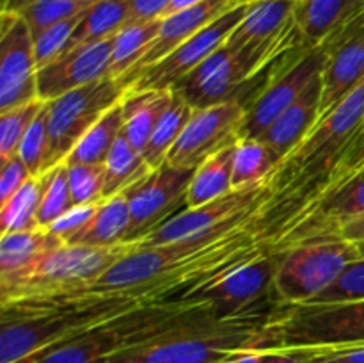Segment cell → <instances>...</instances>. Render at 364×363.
<instances>
[{
    "label": "cell",
    "instance_id": "d6986e66",
    "mask_svg": "<svg viewBox=\"0 0 364 363\" xmlns=\"http://www.w3.org/2000/svg\"><path fill=\"white\" fill-rule=\"evenodd\" d=\"M364 212V167L347 185L334 192L311 216L299 226L291 228L287 235L270 244V251L287 253L295 246L313 241L336 238L338 231L354 217Z\"/></svg>",
    "mask_w": 364,
    "mask_h": 363
},
{
    "label": "cell",
    "instance_id": "bcb514c9",
    "mask_svg": "<svg viewBox=\"0 0 364 363\" xmlns=\"http://www.w3.org/2000/svg\"><path fill=\"white\" fill-rule=\"evenodd\" d=\"M338 237L354 242V244H364V212L345 223L338 231Z\"/></svg>",
    "mask_w": 364,
    "mask_h": 363
},
{
    "label": "cell",
    "instance_id": "2e32d148",
    "mask_svg": "<svg viewBox=\"0 0 364 363\" xmlns=\"http://www.w3.org/2000/svg\"><path fill=\"white\" fill-rule=\"evenodd\" d=\"M34 38L16 13L0 16V112L38 100Z\"/></svg>",
    "mask_w": 364,
    "mask_h": 363
},
{
    "label": "cell",
    "instance_id": "ac0fdd59",
    "mask_svg": "<svg viewBox=\"0 0 364 363\" xmlns=\"http://www.w3.org/2000/svg\"><path fill=\"white\" fill-rule=\"evenodd\" d=\"M294 14L295 0H251L244 20L231 32L226 45L235 50L258 46L308 48L302 46Z\"/></svg>",
    "mask_w": 364,
    "mask_h": 363
},
{
    "label": "cell",
    "instance_id": "4316f807",
    "mask_svg": "<svg viewBox=\"0 0 364 363\" xmlns=\"http://www.w3.org/2000/svg\"><path fill=\"white\" fill-rule=\"evenodd\" d=\"M160 25H162V18L130 21L124 25L112 39V56H110L107 77L123 80L156 39Z\"/></svg>",
    "mask_w": 364,
    "mask_h": 363
},
{
    "label": "cell",
    "instance_id": "b9f144b4",
    "mask_svg": "<svg viewBox=\"0 0 364 363\" xmlns=\"http://www.w3.org/2000/svg\"><path fill=\"white\" fill-rule=\"evenodd\" d=\"M304 363H364V344L343 347L299 349Z\"/></svg>",
    "mask_w": 364,
    "mask_h": 363
},
{
    "label": "cell",
    "instance_id": "f35d334b",
    "mask_svg": "<svg viewBox=\"0 0 364 363\" xmlns=\"http://www.w3.org/2000/svg\"><path fill=\"white\" fill-rule=\"evenodd\" d=\"M87 13V11H85ZM85 13L77 14L73 18H68V20L59 21V23L52 25L50 28H46L45 32H41L39 36L34 38V59H36V68L41 70L46 64L53 63L57 57H60L63 53H66L68 45L71 41V36L75 34V31L78 28L80 21L84 20Z\"/></svg>",
    "mask_w": 364,
    "mask_h": 363
},
{
    "label": "cell",
    "instance_id": "7bdbcfd3",
    "mask_svg": "<svg viewBox=\"0 0 364 363\" xmlns=\"http://www.w3.org/2000/svg\"><path fill=\"white\" fill-rule=\"evenodd\" d=\"M31 178V171H28V167L25 166V162L18 155L7 160V162H2V173H0V205L9 201Z\"/></svg>",
    "mask_w": 364,
    "mask_h": 363
},
{
    "label": "cell",
    "instance_id": "7a4b0ae2",
    "mask_svg": "<svg viewBox=\"0 0 364 363\" xmlns=\"http://www.w3.org/2000/svg\"><path fill=\"white\" fill-rule=\"evenodd\" d=\"M141 302L80 298L57 305L6 306L0 320V363H20Z\"/></svg>",
    "mask_w": 364,
    "mask_h": 363
},
{
    "label": "cell",
    "instance_id": "8d00e7d4",
    "mask_svg": "<svg viewBox=\"0 0 364 363\" xmlns=\"http://www.w3.org/2000/svg\"><path fill=\"white\" fill-rule=\"evenodd\" d=\"M50 149V134H48V110H46V102L32 125L28 127L20 148H18V157L28 167L32 177H41L46 173V160H48Z\"/></svg>",
    "mask_w": 364,
    "mask_h": 363
},
{
    "label": "cell",
    "instance_id": "44dd1931",
    "mask_svg": "<svg viewBox=\"0 0 364 363\" xmlns=\"http://www.w3.org/2000/svg\"><path fill=\"white\" fill-rule=\"evenodd\" d=\"M320 103H322V75L316 77L304 95L294 105L288 107L258 139L265 142L274 153H277L283 162L284 157L290 155L318 123Z\"/></svg>",
    "mask_w": 364,
    "mask_h": 363
},
{
    "label": "cell",
    "instance_id": "cb8c5ba5",
    "mask_svg": "<svg viewBox=\"0 0 364 363\" xmlns=\"http://www.w3.org/2000/svg\"><path fill=\"white\" fill-rule=\"evenodd\" d=\"M174 98L173 89L164 91H142L124 95V135L139 153H144L149 137Z\"/></svg>",
    "mask_w": 364,
    "mask_h": 363
},
{
    "label": "cell",
    "instance_id": "9a60e30c",
    "mask_svg": "<svg viewBox=\"0 0 364 363\" xmlns=\"http://www.w3.org/2000/svg\"><path fill=\"white\" fill-rule=\"evenodd\" d=\"M320 117H326L364 80V9L334 28L326 39Z\"/></svg>",
    "mask_w": 364,
    "mask_h": 363
},
{
    "label": "cell",
    "instance_id": "83f0119b",
    "mask_svg": "<svg viewBox=\"0 0 364 363\" xmlns=\"http://www.w3.org/2000/svg\"><path fill=\"white\" fill-rule=\"evenodd\" d=\"M124 128V109L123 100L107 110L77 142L70 155L66 157V164H100L103 166L109 157L110 149L116 144L117 137Z\"/></svg>",
    "mask_w": 364,
    "mask_h": 363
},
{
    "label": "cell",
    "instance_id": "3957f363",
    "mask_svg": "<svg viewBox=\"0 0 364 363\" xmlns=\"http://www.w3.org/2000/svg\"><path fill=\"white\" fill-rule=\"evenodd\" d=\"M208 302L135 305L127 312L82 331L20 363H103L112 356L146 344L159 335L194 319Z\"/></svg>",
    "mask_w": 364,
    "mask_h": 363
},
{
    "label": "cell",
    "instance_id": "e575fe53",
    "mask_svg": "<svg viewBox=\"0 0 364 363\" xmlns=\"http://www.w3.org/2000/svg\"><path fill=\"white\" fill-rule=\"evenodd\" d=\"M96 0H32L20 13L27 21L32 38L39 36L59 21L85 13Z\"/></svg>",
    "mask_w": 364,
    "mask_h": 363
},
{
    "label": "cell",
    "instance_id": "c3c4849f",
    "mask_svg": "<svg viewBox=\"0 0 364 363\" xmlns=\"http://www.w3.org/2000/svg\"><path fill=\"white\" fill-rule=\"evenodd\" d=\"M359 249H361V255H363V258H364V244H359Z\"/></svg>",
    "mask_w": 364,
    "mask_h": 363
},
{
    "label": "cell",
    "instance_id": "d4e9b609",
    "mask_svg": "<svg viewBox=\"0 0 364 363\" xmlns=\"http://www.w3.org/2000/svg\"><path fill=\"white\" fill-rule=\"evenodd\" d=\"M130 224V205H128L127 194L123 192L114 198L103 199L87 226L80 233L75 235L68 244L95 246V248L123 244L127 242Z\"/></svg>",
    "mask_w": 364,
    "mask_h": 363
},
{
    "label": "cell",
    "instance_id": "74e56055",
    "mask_svg": "<svg viewBox=\"0 0 364 363\" xmlns=\"http://www.w3.org/2000/svg\"><path fill=\"white\" fill-rule=\"evenodd\" d=\"M66 164V162H64ZM73 205H89L103 201L105 164H66Z\"/></svg>",
    "mask_w": 364,
    "mask_h": 363
},
{
    "label": "cell",
    "instance_id": "6da1fadb",
    "mask_svg": "<svg viewBox=\"0 0 364 363\" xmlns=\"http://www.w3.org/2000/svg\"><path fill=\"white\" fill-rule=\"evenodd\" d=\"M277 308L223 319L210 306L181 326L103 363H219L245 349H263V330Z\"/></svg>",
    "mask_w": 364,
    "mask_h": 363
},
{
    "label": "cell",
    "instance_id": "52a82bcc",
    "mask_svg": "<svg viewBox=\"0 0 364 363\" xmlns=\"http://www.w3.org/2000/svg\"><path fill=\"white\" fill-rule=\"evenodd\" d=\"M359 244L327 238L295 246L283 253L274 292L281 305H304L333 287L348 265L361 260Z\"/></svg>",
    "mask_w": 364,
    "mask_h": 363
},
{
    "label": "cell",
    "instance_id": "836d02e7",
    "mask_svg": "<svg viewBox=\"0 0 364 363\" xmlns=\"http://www.w3.org/2000/svg\"><path fill=\"white\" fill-rule=\"evenodd\" d=\"M73 206L70 184H68L66 164L60 162L43 173V192L38 209L39 228L52 226L60 216H64Z\"/></svg>",
    "mask_w": 364,
    "mask_h": 363
},
{
    "label": "cell",
    "instance_id": "484cf974",
    "mask_svg": "<svg viewBox=\"0 0 364 363\" xmlns=\"http://www.w3.org/2000/svg\"><path fill=\"white\" fill-rule=\"evenodd\" d=\"M238 142V141H237ZM226 146L215 155L208 157L196 169L187 192V209H198L233 191V159L235 146Z\"/></svg>",
    "mask_w": 364,
    "mask_h": 363
},
{
    "label": "cell",
    "instance_id": "5b68a950",
    "mask_svg": "<svg viewBox=\"0 0 364 363\" xmlns=\"http://www.w3.org/2000/svg\"><path fill=\"white\" fill-rule=\"evenodd\" d=\"M364 344V299L334 305H281L263 330V349Z\"/></svg>",
    "mask_w": 364,
    "mask_h": 363
},
{
    "label": "cell",
    "instance_id": "1f68e13d",
    "mask_svg": "<svg viewBox=\"0 0 364 363\" xmlns=\"http://www.w3.org/2000/svg\"><path fill=\"white\" fill-rule=\"evenodd\" d=\"M192 114H194V109L188 105L187 100L174 91L173 102L167 107L166 112L160 116L159 123H156L155 130L149 137L148 146L142 153V157H144V160L151 169H159L162 164H166L171 148L176 144L181 132L185 130L187 123L191 121Z\"/></svg>",
    "mask_w": 364,
    "mask_h": 363
},
{
    "label": "cell",
    "instance_id": "f1b7e54d",
    "mask_svg": "<svg viewBox=\"0 0 364 363\" xmlns=\"http://www.w3.org/2000/svg\"><path fill=\"white\" fill-rule=\"evenodd\" d=\"M132 20V0H96L80 21L68 50L114 38ZM66 50V52H68Z\"/></svg>",
    "mask_w": 364,
    "mask_h": 363
},
{
    "label": "cell",
    "instance_id": "ba28073f",
    "mask_svg": "<svg viewBox=\"0 0 364 363\" xmlns=\"http://www.w3.org/2000/svg\"><path fill=\"white\" fill-rule=\"evenodd\" d=\"M127 95V84L103 77L46 102L50 149L46 171L64 162L85 132Z\"/></svg>",
    "mask_w": 364,
    "mask_h": 363
},
{
    "label": "cell",
    "instance_id": "7402d4cb",
    "mask_svg": "<svg viewBox=\"0 0 364 363\" xmlns=\"http://www.w3.org/2000/svg\"><path fill=\"white\" fill-rule=\"evenodd\" d=\"M64 242L50 233L48 228L9 231L0 238V290L13 287L27 276L36 263Z\"/></svg>",
    "mask_w": 364,
    "mask_h": 363
},
{
    "label": "cell",
    "instance_id": "7dc6e473",
    "mask_svg": "<svg viewBox=\"0 0 364 363\" xmlns=\"http://www.w3.org/2000/svg\"><path fill=\"white\" fill-rule=\"evenodd\" d=\"M198 2H201V0H173L166 14L174 13V11H180V9H183V7H188V6H192V4H198ZM166 14H164V16H166Z\"/></svg>",
    "mask_w": 364,
    "mask_h": 363
},
{
    "label": "cell",
    "instance_id": "ffe728a7",
    "mask_svg": "<svg viewBox=\"0 0 364 363\" xmlns=\"http://www.w3.org/2000/svg\"><path fill=\"white\" fill-rule=\"evenodd\" d=\"M242 2H247V0H201V2L192 4V6L162 16V25H160V32L156 39L146 50L144 56L139 59V63L128 71L127 77L123 78L127 89L146 68L162 60L174 48H178L181 43L191 39L201 28H205L206 25L215 21L217 18L223 16L224 13H228V11L233 9L235 6Z\"/></svg>",
    "mask_w": 364,
    "mask_h": 363
},
{
    "label": "cell",
    "instance_id": "d590c367",
    "mask_svg": "<svg viewBox=\"0 0 364 363\" xmlns=\"http://www.w3.org/2000/svg\"><path fill=\"white\" fill-rule=\"evenodd\" d=\"M43 105L45 102L38 98L0 112V164L18 155V148Z\"/></svg>",
    "mask_w": 364,
    "mask_h": 363
},
{
    "label": "cell",
    "instance_id": "8992f818",
    "mask_svg": "<svg viewBox=\"0 0 364 363\" xmlns=\"http://www.w3.org/2000/svg\"><path fill=\"white\" fill-rule=\"evenodd\" d=\"M364 125V80L313 127L304 141L277 166L269 185L272 194L336 166Z\"/></svg>",
    "mask_w": 364,
    "mask_h": 363
},
{
    "label": "cell",
    "instance_id": "ab89813d",
    "mask_svg": "<svg viewBox=\"0 0 364 363\" xmlns=\"http://www.w3.org/2000/svg\"><path fill=\"white\" fill-rule=\"evenodd\" d=\"M361 299H364V258L350 263L333 287L304 305H334Z\"/></svg>",
    "mask_w": 364,
    "mask_h": 363
},
{
    "label": "cell",
    "instance_id": "f6af8a7d",
    "mask_svg": "<svg viewBox=\"0 0 364 363\" xmlns=\"http://www.w3.org/2000/svg\"><path fill=\"white\" fill-rule=\"evenodd\" d=\"M263 363H304L299 349H263Z\"/></svg>",
    "mask_w": 364,
    "mask_h": 363
},
{
    "label": "cell",
    "instance_id": "4fadbf2b",
    "mask_svg": "<svg viewBox=\"0 0 364 363\" xmlns=\"http://www.w3.org/2000/svg\"><path fill=\"white\" fill-rule=\"evenodd\" d=\"M196 169H181L162 164L128 191L132 214L127 242H135L187 209V192Z\"/></svg>",
    "mask_w": 364,
    "mask_h": 363
},
{
    "label": "cell",
    "instance_id": "30bf717a",
    "mask_svg": "<svg viewBox=\"0 0 364 363\" xmlns=\"http://www.w3.org/2000/svg\"><path fill=\"white\" fill-rule=\"evenodd\" d=\"M272 194L269 182L217 198L198 209H185L167 219L148 235L132 242L134 248H153L188 238L206 237L228 228L238 226L256 216L263 203Z\"/></svg>",
    "mask_w": 364,
    "mask_h": 363
},
{
    "label": "cell",
    "instance_id": "ee69618b",
    "mask_svg": "<svg viewBox=\"0 0 364 363\" xmlns=\"http://www.w3.org/2000/svg\"><path fill=\"white\" fill-rule=\"evenodd\" d=\"M173 0H132V20H153L162 18L169 9Z\"/></svg>",
    "mask_w": 364,
    "mask_h": 363
},
{
    "label": "cell",
    "instance_id": "277c9868",
    "mask_svg": "<svg viewBox=\"0 0 364 363\" xmlns=\"http://www.w3.org/2000/svg\"><path fill=\"white\" fill-rule=\"evenodd\" d=\"M134 249L132 242L95 248V246L63 244L46 253L34 269L13 287L0 290V308L6 306L57 305L73 299L114 263Z\"/></svg>",
    "mask_w": 364,
    "mask_h": 363
},
{
    "label": "cell",
    "instance_id": "e0dca14e",
    "mask_svg": "<svg viewBox=\"0 0 364 363\" xmlns=\"http://www.w3.org/2000/svg\"><path fill=\"white\" fill-rule=\"evenodd\" d=\"M112 39L107 38L68 50L53 63L38 70V98L50 102L107 77L112 56Z\"/></svg>",
    "mask_w": 364,
    "mask_h": 363
},
{
    "label": "cell",
    "instance_id": "4dcf8cb0",
    "mask_svg": "<svg viewBox=\"0 0 364 363\" xmlns=\"http://www.w3.org/2000/svg\"><path fill=\"white\" fill-rule=\"evenodd\" d=\"M281 159L259 139H242L235 146L233 159V191L265 184Z\"/></svg>",
    "mask_w": 364,
    "mask_h": 363
},
{
    "label": "cell",
    "instance_id": "5bb4252c",
    "mask_svg": "<svg viewBox=\"0 0 364 363\" xmlns=\"http://www.w3.org/2000/svg\"><path fill=\"white\" fill-rule=\"evenodd\" d=\"M247 103L235 102L198 109L171 148L166 164L181 169H198L208 157L238 141V130L247 112Z\"/></svg>",
    "mask_w": 364,
    "mask_h": 363
},
{
    "label": "cell",
    "instance_id": "9c48e42d",
    "mask_svg": "<svg viewBox=\"0 0 364 363\" xmlns=\"http://www.w3.org/2000/svg\"><path fill=\"white\" fill-rule=\"evenodd\" d=\"M327 52L323 43L297 48L284 56V66H272L269 80L247 107L238 130V141L258 139L284 110L294 105L306 89L322 75Z\"/></svg>",
    "mask_w": 364,
    "mask_h": 363
},
{
    "label": "cell",
    "instance_id": "603a6c76",
    "mask_svg": "<svg viewBox=\"0 0 364 363\" xmlns=\"http://www.w3.org/2000/svg\"><path fill=\"white\" fill-rule=\"evenodd\" d=\"M364 9V0H295V27L302 46H316Z\"/></svg>",
    "mask_w": 364,
    "mask_h": 363
},
{
    "label": "cell",
    "instance_id": "60d3db41",
    "mask_svg": "<svg viewBox=\"0 0 364 363\" xmlns=\"http://www.w3.org/2000/svg\"><path fill=\"white\" fill-rule=\"evenodd\" d=\"M100 203H89V205H75L73 209L68 210L64 216H60L52 226H48L50 233L55 235L57 238L68 244L75 235L80 233L85 226H87L89 221L95 216L96 209H98Z\"/></svg>",
    "mask_w": 364,
    "mask_h": 363
},
{
    "label": "cell",
    "instance_id": "d6a6232c",
    "mask_svg": "<svg viewBox=\"0 0 364 363\" xmlns=\"http://www.w3.org/2000/svg\"><path fill=\"white\" fill-rule=\"evenodd\" d=\"M43 192V174L32 177L9 201L0 205V228L9 231L38 230V209Z\"/></svg>",
    "mask_w": 364,
    "mask_h": 363
},
{
    "label": "cell",
    "instance_id": "7c38bea8",
    "mask_svg": "<svg viewBox=\"0 0 364 363\" xmlns=\"http://www.w3.org/2000/svg\"><path fill=\"white\" fill-rule=\"evenodd\" d=\"M247 2H242L238 6H235L233 9H230L228 13H224L223 16L217 18L215 21H212L210 25H206L205 28L198 32V34L192 36L191 39H187L185 43H181L178 48H174L173 52L167 57H164L162 60H159L153 66L146 68L127 89V95L130 93H142V91H164V89H173L181 78L187 77L192 70L199 66L203 60L208 56H212L217 48L226 43V39L230 38L231 32L238 27L242 20H244L245 13L249 9Z\"/></svg>",
    "mask_w": 364,
    "mask_h": 363
},
{
    "label": "cell",
    "instance_id": "8fae6325",
    "mask_svg": "<svg viewBox=\"0 0 364 363\" xmlns=\"http://www.w3.org/2000/svg\"><path fill=\"white\" fill-rule=\"evenodd\" d=\"M283 253L265 251L196 295L194 302H208L223 319L244 315L256 310L281 306L274 292V278Z\"/></svg>",
    "mask_w": 364,
    "mask_h": 363
},
{
    "label": "cell",
    "instance_id": "f546056e",
    "mask_svg": "<svg viewBox=\"0 0 364 363\" xmlns=\"http://www.w3.org/2000/svg\"><path fill=\"white\" fill-rule=\"evenodd\" d=\"M151 171L153 169L148 166L144 157L132 146V142L128 141L123 130L105 160V189H103V199L123 194L132 185H135L142 178L148 177Z\"/></svg>",
    "mask_w": 364,
    "mask_h": 363
}]
</instances>
